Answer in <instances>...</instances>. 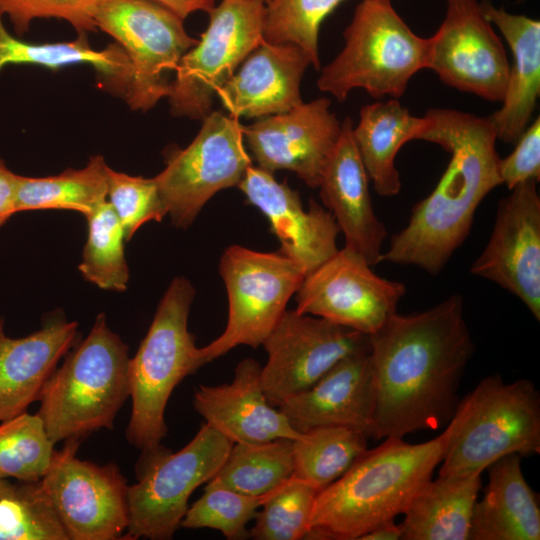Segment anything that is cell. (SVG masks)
Here are the masks:
<instances>
[{"label": "cell", "instance_id": "8fae6325", "mask_svg": "<svg viewBox=\"0 0 540 540\" xmlns=\"http://www.w3.org/2000/svg\"><path fill=\"white\" fill-rule=\"evenodd\" d=\"M263 0H222L201 39L180 59L168 99L175 116L203 119L214 96L263 41Z\"/></svg>", "mask_w": 540, "mask_h": 540}, {"label": "cell", "instance_id": "8992f818", "mask_svg": "<svg viewBox=\"0 0 540 540\" xmlns=\"http://www.w3.org/2000/svg\"><path fill=\"white\" fill-rule=\"evenodd\" d=\"M439 475L483 472L499 458L540 453V394L534 382L483 378L459 400Z\"/></svg>", "mask_w": 540, "mask_h": 540}, {"label": "cell", "instance_id": "52a82bcc", "mask_svg": "<svg viewBox=\"0 0 540 540\" xmlns=\"http://www.w3.org/2000/svg\"><path fill=\"white\" fill-rule=\"evenodd\" d=\"M344 39V48L317 80L320 90L340 102L355 88L365 89L374 98H398L412 76L428 66V38L409 28L391 0H362Z\"/></svg>", "mask_w": 540, "mask_h": 540}, {"label": "cell", "instance_id": "836d02e7", "mask_svg": "<svg viewBox=\"0 0 540 540\" xmlns=\"http://www.w3.org/2000/svg\"><path fill=\"white\" fill-rule=\"evenodd\" d=\"M54 443L43 420L26 411L0 424V479L38 482L47 473Z\"/></svg>", "mask_w": 540, "mask_h": 540}, {"label": "cell", "instance_id": "d6a6232c", "mask_svg": "<svg viewBox=\"0 0 540 540\" xmlns=\"http://www.w3.org/2000/svg\"><path fill=\"white\" fill-rule=\"evenodd\" d=\"M88 236L79 270L101 289L124 291L129 280L124 229L108 201L86 217Z\"/></svg>", "mask_w": 540, "mask_h": 540}, {"label": "cell", "instance_id": "ac0fdd59", "mask_svg": "<svg viewBox=\"0 0 540 540\" xmlns=\"http://www.w3.org/2000/svg\"><path fill=\"white\" fill-rule=\"evenodd\" d=\"M340 132L341 123L323 97L243 126L258 167L292 171L311 188L319 187Z\"/></svg>", "mask_w": 540, "mask_h": 540}, {"label": "cell", "instance_id": "484cf974", "mask_svg": "<svg viewBox=\"0 0 540 540\" xmlns=\"http://www.w3.org/2000/svg\"><path fill=\"white\" fill-rule=\"evenodd\" d=\"M522 457L509 454L491 463L489 481L476 501L468 540H539V497L527 483Z\"/></svg>", "mask_w": 540, "mask_h": 540}, {"label": "cell", "instance_id": "e0dca14e", "mask_svg": "<svg viewBox=\"0 0 540 540\" xmlns=\"http://www.w3.org/2000/svg\"><path fill=\"white\" fill-rule=\"evenodd\" d=\"M530 179L497 207L492 233L470 273L518 297L540 320V197Z\"/></svg>", "mask_w": 540, "mask_h": 540}, {"label": "cell", "instance_id": "f6af8a7d", "mask_svg": "<svg viewBox=\"0 0 540 540\" xmlns=\"http://www.w3.org/2000/svg\"><path fill=\"white\" fill-rule=\"evenodd\" d=\"M9 484L10 483L8 481H6L5 479H0V494H2L3 492L6 491Z\"/></svg>", "mask_w": 540, "mask_h": 540}, {"label": "cell", "instance_id": "7bdbcfd3", "mask_svg": "<svg viewBox=\"0 0 540 540\" xmlns=\"http://www.w3.org/2000/svg\"><path fill=\"white\" fill-rule=\"evenodd\" d=\"M169 9L181 19L196 11L209 12L215 5V0H151Z\"/></svg>", "mask_w": 540, "mask_h": 540}, {"label": "cell", "instance_id": "8d00e7d4", "mask_svg": "<svg viewBox=\"0 0 540 540\" xmlns=\"http://www.w3.org/2000/svg\"><path fill=\"white\" fill-rule=\"evenodd\" d=\"M274 491L263 496H250L211 479L202 496L189 506L180 527L209 528L220 531L228 540L246 539L249 537L247 524Z\"/></svg>", "mask_w": 540, "mask_h": 540}, {"label": "cell", "instance_id": "30bf717a", "mask_svg": "<svg viewBox=\"0 0 540 540\" xmlns=\"http://www.w3.org/2000/svg\"><path fill=\"white\" fill-rule=\"evenodd\" d=\"M91 16L129 58L132 77L125 100L130 108L146 111L167 97L169 72L198 42L183 19L151 0H94Z\"/></svg>", "mask_w": 540, "mask_h": 540}, {"label": "cell", "instance_id": "bcb514c9", "mask_svg": "<svg viewBox=\"0 0 540 540\" xmlns=\"http://www.w3.org/2000/svg\"><path fill=\"white\" fill-rule=\"evenodd\" d=\"M263 1H265V2H266L267 0H263Z\"/></svg>", "mask_w": 540, "mask_h": 540}, {"label": "cell", "instance_id": "1f68e13d", "mask_svg": "<svg viewBox=\"0 0 540 540\" xmlns=\"http://www.w3.org/2000/svg\"><path fill=\"white\" fill-rule=\"evenodd\" d=\"M294 471L292 440L235 443L212 479L237 492L263 496L286 482Z\"/></svg>", "mask_w": 540, "mask_h": 540}, {"label": "cell", "instance_id": "9a60e30c", "mask_svg": "<svg viewBox=\"0 0 540 540\" xmlns=\"http://www.w3.org/2000/svg\"><path fill=\"white\" fill-rule=\"evenodd\" d=\"M356 251L344 247L307 274L296 294V311L371 335L397 312L406 286L375 274Z\"/></svg>", "mask_w": 540, "mask_h": 540}, {"label": "cell", "instance_id": "7a4b0ae2", "mask_svg": "<svg viewBox=\"0 0 540 540\" xmlns=\"http://www.w3.org/2000/svg\"><path fill=\"white\" fill-rule=\"evenodd\" d=\"M425 116L417 140L440 145L451 158L433 191L414 205L407 225L390 238L381 262L437 275L466 240L482 200L502 181L497 137L488 117L442 108Z\"/></svg>", "mask_w": 540, "mask_h": 540}, {"label": "cell", "instance_id": "74e56055", "mask_svg": "<svg viewBox=\"0 0 540 540\" xmlns=\"http://www.w3.org/2000/svg\"><path fill=\"white\" fill-rule=\"evenodd\" d=\"M319 490L293 475L264 502L249 537L256 540L306 539Z\"/></svg>", "mask_w": 540, "mask_h": 540}, {"label": "cell", "instance_id": "7402d4cb", "mask_svg": "<svg viewBox=\"0 0 540 540\" xmlns=\"http://www.w3.org/2000/svg\"><path fill=\"white\" fill-rule=\"evenodd\" d=\"M260 374V364L253 358H245L237 364L230 383L200 385L195 390V410L233 444L293 441L301 435L279 408L269 403Z\"/></svg>", "mask_w": 540, "mask_h": 540}, {"label": "cell", "instance_id": "277c9868", "mask_svg": "<svg viewBox=\"0 0 540 540\" xmlns=\"http://www.w3.org/2000/svg\"><path fill=\"white\" fill-rule=\"evenodd\" d=\"M129 360L128 346L99 314L40 393L38 415L54 444L113 428L130 396Z\"/></svg>", "mask_w": 540, "mask_h": 540}, {"label": "cell", "instance_id": "83f0119b", "mask_svg": "<svg viewBox=\"0 0 540 540\" xmlns=\"http://www.w3.org/2000/svg\"><path fill=\"white\" fill-rule=\"evenodd\" d=\"M426 124L425 115H412L396 98L361 108L353 136L367 175L380 196L391 197L400 192L396 155L406 142L417 140Z\"/></svg>", "mask_w": 540, "mask_h": 540}, {"label": "cell", "instance_id": "e575fe53", "mask_svg": "<svg viewBox=\"0 0 540 540\" xmlns=\"http://www.w3.org/2000/svg\"><path fill=\"white\" fill-rule=\"evenodd\" d=\"M0 540H69L40 481L0 494Z\"/></svg>", "mask_w": 540, "mask_h": 540}, {"label": "cell", "instance_id": "4316f807", "mask_svg": "<svg viewBox=\"0 0 540 540\" xmlns=\"http://www.w3.org/2000/svg\"><path fill=\"white\" fill-rule=\"evenodd\" d=\"M483 472L439 475L414 497L399 524L402 540H468Z\"/></svg>", "mask_w": 540, "mask_h": 540}, {"label": "cell", "instance_id": "4fadbf2b", "mask_svg": "<svg viewBox=\"0 0 540 540\" xmlns=\"http://www.w3.org/2000/svg\"><path fill=\"white\" fill-rule=\"evenodd\" d=\"M79 439L55 450L40 480L69 540L124 539L128 523L126 479L113 463L77 458Z\"/></svg>", "mask_w": 540, "mask_h": 540}, {"label": "cell", "instance_id": "ba28073f", "mask_svg": "<svg viewBox=\"0 0 540 540\" xmlns=\"http://www.w3.org/2000/svg\"><path fill=\"white\" fill-rule=\"evenodd\" d=\"M232 446L205 422L177 452L162 445L142 452L137 482L127 490L129 523L124 540L171 539L189 508L191 494L214 477Z\"/></svg>", "mask_w": 540, "mask_h": 540}, {"label": "cell", "instance_id": "603a6c76", "mask_svg": "<svg viewBox=\"0 0 540 540\" xmlns=\"http://www.w3.org/2000/svg\"><path fill=\"white\" fill-rule=\"evenodd\" d=\"M310 64L308 55L297 45L263 40L216 96L235 118L287 112L302 103L300 82Z\"/></svg>", "mask_w": 540, "mask_h": 540}, {"label": "cell", "instance_id": "ee69618b", "mask_svg": "<svg viewBox=\"0 0 540 540\" xmlns=\"http://www.w3.org/2000/svg\"><path fill=\"white\" fill-rule=\"evenodd\" d=\"M401 536V528L393 520L377 526L361 536L359 540H398L401 539Z\"/></svg>", "mask_w": 540, "mask_h": 540}, {"label": "cell", "instance_id": "f35d334b", "mask_svg": "<svg viewBox=\"0 0 540 540\" xmlns=\"http://www.w3.org/2000/svg\"><path fill=\"white\" fill-rule=\"evenodd\" d=\"M107 201L112 206L129 240L150 221L160 222L167 211L153 178L131 176L108 166Z\"/></svg>", "mask_w": 540, "mask_h": 540}, {"label": "cell", "instance_id": "2e32d148", "mask_svg": "<svg viewBox=\"0 0 540 540\" xmlns=\"http://www.w3.org/2000/svg\"><path fill=\"white\" fill-rule=\"evenodd\" d=\"M445 17L429 40L427 68L448 86L501 102L509 63L478 0H445Z\"/></svg>", "mask_w": 540, "mask_h": 540}, {"label": "cell", "instance_id": "6da1fadb", "mask_svg": "<svg viewBox=\"0 0 540 540\" xmlns=\"http://www.w3.org/2000/svg\"><path fill=\"white\" fill-rule=\"evenodd\" d=\"M375 410L374 438L438 430L452 419L475 345L464 300L452 294L410 315L392 314L368 335Z\"/></svg>", "mask_w": 540, "mask_h": 540}, {"label": "cell", "instance_id": "d6986e66", "mask_svg": "<svg viewBox=\"0 0 540 540\" xmlns=\"http://www.w3.org/2000/svg\"><path fill=\"white\" fill-rule=\"evenodd\" d=\"M249 204L267 218L281 251L305 276L331 258L339 249L340 229L329 210L310 199L307 210L299 194L273 173L251 165L239 185Z\"/></svg>", "mask_w": 540, "mask_h": 540}, {"label": "cell", "instance_id": "b9f144b4", "mask_svg": "<svg viewBox=\"0 0 540 540\" xmlns=\"http://www.w3.org/2000/svg\"><path fill=\"white\" fill-rule=\"evenodd\" d=\"M19 175L7 168L0 159V226H2L16 210V193Z\"/></svg>", "mask_w": 540, "mask_h": 540}, {"label": "cell", "instance_id": "5b68a950", "mask_svg": "<svg viewBox=\"0 0 540 540\" xmlns=\"http://www.w3.org/2000/svg\"><path fill=\"white\" fill-rule=\"evenodd\" d=\"M195 289L184 277L172 280L152 323L129 360L132 411L128 442L142 452L161 446L167 435L165 409L175 387L206 364L188 330Z\"/></svg>", "mask_w": 540, "mask_h": 540}, {"label": "cell", "instance_id": "f546056e", "mask_svg": "<svg viewBox=\"0 0 540 540\" xmlns=\"http://www.w3.org/2000/svg\"><path fill=\"white\" fill-rule=\"evenodd\" d=\"M107 169L104 158L98 155L82 169H67L47 177L19 175L16 210L65 209L87 217L107 201Z\"/></svg>", "mask_w": 540, "mask_h": 540}, {"label": "cell", "instance_id": "3957f363", "mask_svg": "<svg viewBox=\"0 0 540 540\" xmlns=\"http://www.w3.org/2000/svg\"><path fill=\"white\" fill-rule=\"evenodd\" d=\"M450 427L437 437L410 444L387 437L367 449L337 480L318 492L306 539L359 540L404 514L442 462Z\"/></svg>", "mask_w": 540, "mask_h": 540}, {"label": "cell", "instance_id": "ab89813d", "mask_svg": "<svg viewBox=\"0 0 540 540\" xmlns=\"http://www.w3.org/2000/svg\"><path fill=\"white\" fill-rule=\"evenodd\" d=\"M94 0H0V19L7 16L17 35L25 34L35 19L65 20L83 35L96 31L91 10Z\"/></svg>", "mask_w": 540, "mask_h": 540}, {"label": "cell", "instance_id": "cb8c5ba5", "mask_svg": "<svg viewBox=\"0 0 540 540\" xmlns=\"http://www.w3.org/2000/svg\"><path fill=\"white\" fill-rule=\"evenodd\" d=\"M78 324L62 314L46 319L25 337L10 338L0 318V421L13 418L39 399L60 359L79 342Z\"/></svg>", "mask_w": 540, "mask_h": 540}, {"label": "cell", "instance_id": "5bb4252c", "mask_svg": "<svg viewBox=\"0 0 540 540\" xmlns=\"http://www.w3.org/2000/svg\"><path fill=\"white\" fill-rule=\"evenodd\" d=\"M262 345L267 362L261 385L274 407L310 388L345 357L369 351L367 335L295 309H286Z\"/></svg>", "mask_w": 540, "mask_h": 540}, {"label": "cell", "instance_id": "f1b7e54d", "mask_svg": "<svg viewBox=\"0 0 540 540\" xmlns=\"http://www.w3.org/2000/svg\"><path fill=\"white\" fill-rule=\"evenodd\" d=\"M8 64H35L49 69L90 64L104 86L124 99L132 77L129 58L117 43L95 50L85 34L66 42H25L9 34L0 19V70Z\"/></svg>", "mask_w": 540, "mask_h": 540}, {"label": "cell", "instance_id": "60d3db41", "mask_svg": "<svg viewBox=\"0 0 540 540\" xmlns=\"http://www.w3.org/2000/svg\"><path fill=\"white\" fill-rule=\"evenodd\" d=\"M499 175L502 184L511 190L520 183L540 179V118L525 129L514 151L500 158Z\"/></svg>", "mask_w": 540, "mask_h": 540}, {"label": "cell", "instance_id": "44dd1931", "mask_svg": "<svg viewBox=\"0 0 540 540\" xmlns=\"http://www.w3.org/2000/svg\"><path fill=\"white\" fill-rule=\"evenodd\" d=\"M368 181L354 140L353 121L347 117L341 123L338 142L323 172L320 196L344 234L345 246L375 266L381 262L388 233L373 210Z\"/></svg>", "mask_w": 540, "mask_h": 540}, {"label": "cell", "instance_id": "ffe728a7", "mask_svg": "<svg viewBox=\"0 0 540 540\" xmlns=\"http://www.w3.org/2000/svg\"><path fill=\"white\" fill-rule=\"evenodd\" d=\"M278 408L300 433L344 426L374 438L375 392L369 351L345 357L314 385Z\"/></svg>", "mask_w": 540, "mask_h": 540}, {"label": "cell", "instance_id": "9c48e42d", "mask_svg": "<svg viewBox=\"0 0 540 540\" xmlns=\"http://www.w3.org/2000/svg\"><path fill=\"white\" fill-rule=\"evenodd\" d=\"M219 272L227 290L228 319L222 334L200 347L206 363L240 345H262L305 277L281 251L260 252L241 245L224 250Z\"/></svg>", "mask_w": 540, "mask_h": 540}, {"label": "cell", "instance_id": "d590c367", "mask_svg": "<svg viewBox=\"0 0 540 540\" xmlns=\"http://www.w3.org/2000/svg\"><path fill=\"white\" fill-rule=\"evenodd\" d=\"M345 0H267L263 18V40L272 44H294L320 68L318 37L323 20Z\"/></svg>", "mask_w": 540, "mask_h": 540}, {"label": "cell", "instance_id": "7c38bea8", "mask_svg": "<svg viewBox=\"0 0 540 540\" xmlns=\"http://www.w3.org/2000/svg\"><path fill=\"white\" fill-rule=\"evenodd\" d=\"M243 139L238 118L211 111L193 141L170 152L154 180L175 227H189L212 196L239 185L252 165Z\"/></svg>", "mask_w": 540, "mask_h": 540}, {"label": "cell", "instance_id": "4dcf8cb0", "mask_svg": "<svg viewBox=\"0 0 540 540\" xmlns=\"http://www.w3.org/2000/svg\"><path fill=\"white\" fill-rule=\"evenodd\" d=\"M369 437L344 426H323L292 441L293 476L321 491L341 477L368 449Z\"/></svg>", "mask_w": 540, "mask_h": 540}, {"label": "cell", "instance_id": "d4e9b609", "mask_svg": "<svg viewBox=\"0 0 540 540\" xmlns=\"http://www.w3.org/2000/svg\"><path fill=\"white\" fill-rule=\"evenodd\" d=\"M486 18L495 24L513 53V65L499 110L488 116L497 139L516 143L534 111L540 94V22L511 14L483 1Z\"/></svg>", "mask_w": 540, "mask_h": 540}]
</instances>
